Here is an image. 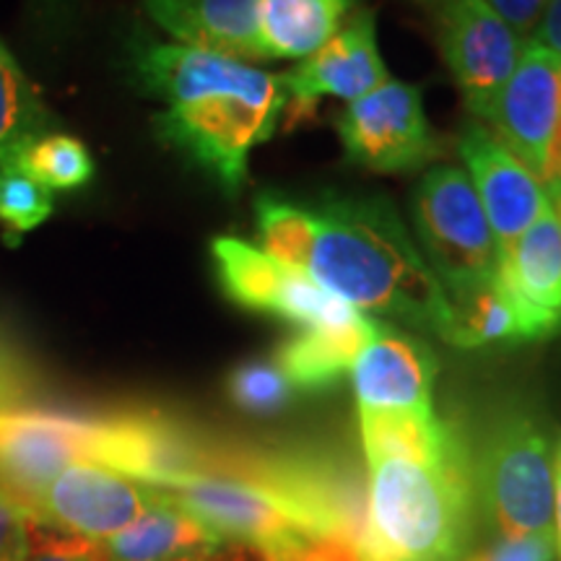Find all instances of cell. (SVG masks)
<instances>
[{"instance_id":"obj_11","label":"cell","mask_w":561,"mask_h":561,"mask_svg":"<svg viewBox=\"0 0 561 561\" xmlns=\"http://www.w3.org/2000/svg\"><path fill=\"white\" fill-rule=\"evenodd\" d=\"M525 39L486 0H447L439 13V50L476 121H486L515 73Z\"/></svg>"},{"instance_id":"obj_38","label":"cell","mask_w":561,"mask_h":561,"mask_svg":"<svg viewBox=\"0 0 561 561\" xmlns=\"http://www.w3.org/2000/svg\"><path fill=\"white\" fill-rule=\"evenodd\" d=\"M250 559H252V551L242 549V546H234V543H229L227 549H221V551H214V553H206V557L185 559V561H250Z\"/></svg>"},{"instance_id":"obj_15","label":"cell","mask_w":561,"mask_h":561,"mask_svg":"<svg viewBox=\"0 0 561 561\" xmlns=\"http://www.w3.org/2000/svg\"><path fill=\"white\" fill-rule=\"evenodd\" d=\"M458 151L479 203L494 231L500 255L551 208L543 182L481 121L462 123Z\"/></svg>"},{"instance_id":"obj_41","label":"cell","mask_w":561,"mask_h":561,"mask_svg":"<svg viewBox=\"0 0 561 561\" xmlns=\"http://www.w3.org/2000/svg\"><path fill=\"white\" fill-rule=\"evenodd\" d=\"M546 193H549L551 208L557 210V216L561 219V164H559V170L551 174V180L546 182Z\"/></svg>"},{"instance_id":"obj_14","label":"cell","mask_w":561,"mask_h":561,"mask_svg":"<svg viewBox=\"0 0 561 561\" xmlns=\"http://www.w3.org/2000/svg\"><path fill=\"white\" fill-rule=\"evenodd\" d=\"M161 491L206 528L219 533L224 541L242 546L261 559L284 551L305 536L265 491L234 476H191Z\"/></svg>"},{"instance_id":"obj_30","label":"cell","mask_w":561,"mask_h":561,"mask_svg":"<svg viewBox=\"0 0 561 561\" xmlns=\"http://www.w3.org/2000/svg\"><path fill=\"white\" fill-rule=\"evenodd\" d=\"M55 195L39 180H34L21 164L0 170V224L9 240H21L26 231L37 229L53 216Z\"/></svg>"},{"instance_id":"obj_28","label":"cell","mask_w":561,"mask_h":561,"mask_svg":"<svg viewBox=\"0 0 561 561\" xmlns=\"http://www.w3.org/2000/svg\"><path fill=\"white\" fill-rule=\"evenodd\" d=\"M19 164L47 191H81L94 178V157L79 138L68 133H47L21 153Z\"/></svg>"},{"instance_id":"obj_29","label":"cell","mask_w":561,"mask_h":561,"mask_svg":"<svg viewBox=\"0 0 561 561\" xmlns=\"http://www.w3.org/2000/svg\"><path fill=\"white\" fill-rule=\"evenodd\" d=\"M227 396L250 416H276L289 409L297 390L276 359H248L227 375Z\"/></svg>"},{"instance_id":"obj_24","label":"cell","mask_w":561,"mask_h":561,"mask_svg":"<svg viewBox=\"0 0 561 561\" xmlns=\"http://www.w3.org/2000/svg\"><path fill=\"white\" fill-rule=\"evenodd\" d=\"M356 0H257L268 60H307L343 30Z\"/></svg>"},{"instance_id":"obj_31","label":"cell","mask_w":561,"mask_h":561,"mask_svg":"<svg viewBox=\"0 0 561 561\" xmlns=\"http://www.w3.org/2000/svg\"><path fill=\"white\" fill-rule=\"evenodd\" d=\"M557 538L553 533H533L515 538H481L455 561H553Z\"/></svg>"},{"instance_id":"obj_20","label":"cell","mask_w":561,"mask_h":561,"mask_svg":"<svg viewBox=\"0 0 561 561\" xmlns=\"http://www.w3.org/2000/svg\"><path fill=\"white\" fill-rule=\"evenodd\" d=\"M96 546L107 561H185L229 543L159 489V500L136 523Z\"/></svg>"},{"instance_id":"obj_40","label":"cell","mask_w":561,"mask_h":561,"mask_svg":"<svg viewBox=\"0 0 561 561\" xmlns=\"http://www.w3.org/2000/svg\"><path fill=\"white\" fill-rule=\"evenodd\" d=\"M559 164H561V121H559V130H557V136H553V144H551V151H549V164H546V172H543V187H546V182L551 180V174L559 170Z\"/></svg>"},{"instance_id":"obj_19","label":"cell","mask_w":561,"mask_h":561,"mask_svg":"<svg viewBox=\"0 0 561 561\" xmlns=\"http://www.w3.org/2000/svg\"><path fill=\"white\" fill-rule=\"evenodd\" d=\"M447 301H450L453 322L445 343L455 348L520 346V343L546 341L561 333L557 320L543 318L523 305L496 276L481 289Z\"/></svg>"},{"instance_id":"obj_39","label":"cell","mask_w":561,"mask_h":561,"mask_svg":"<svg viewBox=\"0 0 561 561\" xmlns=\"http://www.w3.org/2000/svg\"><path fill=\"white\" fill-rule=\"evenodd\" d=\"M553 538L561 559V473L553 471Z\"/></svg>"},{"instance_id":"obj_8","label":"cell","mask_w":561,"mask_h":561,"mask_svg":"<svg viewBox=\"0 0 561 561\" xmlns=\"http://www.w3.org/2000/svg\"><path fill=\"white\" fill-rule=\"evenodd\" d=\"M339 138L351 164L380 174L421 170L442 151L421 89L396 79L346 104Z\"/></svg>"},{"instance_id":"obj_33","label":"cell","mask_w":561,"mask_h":561,"mask_svg":"<svg viewBox=\"0 0 561 561\" xmlns=\"http://www.w3.org/2000/svg\"><path fill=\"white\" fill-rule=\"evenodd\" d=\"M26 561H107L102 557L100 546L83 541V538L66 536V533H42L34 523L32 530V553Z\"/></svg>"},{"instance_id":"obj_34","label":"cell","mask_w":561,"mask_h":561,"mask_svg":"<svg viewBox=\"0 0 561 561\" xmlns=\"http://www.w3.org/2000/svg\"><path fill=\"white\" fill-rule=\"evenodd\" d=\"M263 561H362V557L348 543L339 541V538L310 536V533H305L297 541L286 546L284 551L273 553V557Z\"/></svg>"},{"instance_id":"obj_37","label":"cell","mask_w":561,"mask_h":561,"mask_svg":"<svg viewBox=\"0 0 561 561\" xmlns=\"http://www.w3.org/2000/svg\"><path fill=\"white\" fill-rule=\"evenodd\" d=\"M536 42H541L543 47L557 55L561 60V0H549L546 11L541 16V24L536 26Z\"/></svg>"},{"instance_id":"obj_43","label":"cell","mask_w":561,"mask_h":561,"mask_svg":"<svg viewBox=\"0 0 561 561\" xmlns=\"http://www.w3.org/2000/svg\"><path fill=\"white\" fill-rule=\"evenodd\" d=\"M250 561H263V559H257V557H255V553H252V559H250Z\"/></svg>"},{"instance_id":"obj_2","label":"cell","mask_w":561,"mask_h":561,"mask_svg":"<svg viewBox=\"0 0 561 561\" xmlns=\"http://www.w3.org/2000/svg\"><path fill=\"white\" fill-rule=\"evenodd\" d=\"M367 468L369 520L385 561H455L481 541L466 447L432 466L385 458Z\"/></svg>"},{"instance_id":"obj_6","label":"cell","mask_w":561,"mask_h":561,"mask_svg":"<svg viewBox=\"0 0 561 561\" xmlns=\"http://www.w3.org/2000/svg\"><path fill=\"white\" fill-rule=\"evenodd\" d=\"M87 462L167 489L214 473L224 442L159 409H117L89 416Z\"/></svg>"},{"instance_id":"obj_18","label":"cell","mask_w":561,"mask_h":561,"mask_svg":"<svg viewBox=\"0 0 561 561\" xmlns=\"http://www.w3.org/2000/svg\"><path fill=\"white\" fill-rule=\"evenodd\" d=\"M144 11L172 42L227 58H265L257 0H144Z\"/></svg>"},{"instance_id":"obj_36","label":"cell","mask_w":561,"mask_h":561,"mask_svg":"<svg viewBox=\"0 0 561 561\" xmlns=\"http://www.w3.org/2000/svg\"><path fill=\"white\" fill-rule=\"evenodd\" d=\"M496 16L515 30L525 39L541 24V16L549 0H486Z\"/></svg>"},{"instance_id":"obj_23","label":"cell","mask_w":561,"mask_h":561,"mask_svg":"<svg viewBox=\"0 0 561 561\" xmlns=\"http://www.w3.org/2000/svg\"><path fill=\"white\" fill-rule=\"evenodd\" d=\"M364 460L445 462L462 453V432L432 413L419 411H359Z\"/></svg>"},{"instance_id":"obj_3","label":"cell","mask_w":561,"mask_h":561,"mask_svg":"<svg viewBox=\"0 0 561 561\" xmlns=\"http://www.w3.org/2000/svg\"><path fill=\"white\" fill-rule=\"evenodd\" d=\"M481 538L553 533V439L525 403L500 405L466 437Z\"/></svg>"},{"instance_id":"obj_10","label":"cell","mask_w":561,"mask_h":561,"mask_svg":"<svg viewBox=\"0 0 561 561\" xmlns=\"http://www.w3.org/2000/svg\"><path fill=\"white\" fill-rule=\"evenodd\" d=\"M130 76L146 96L164 102L167 107L201 96L286 102L278 76L265 73L252 62L178 45V42L138 39L130 47Z\"/></svg>"},{"instance_id":"obj_7","label":"cell","mask_w":561,"mask_h":561,"mask_svg":"<svg viewBox=\"0 0 561 561\" xmlns=\"http://www.w3.org/2000/svg\"><path fill=\"white\" fill-rule=\"evenodd\" d=\"M210 261L219 289L242 310L273 314L297 328L339 325L362 312L307 271L276 261L240 237H214Z\"/></svg>"},{"instance_id":"obj_21","label":"cell","mask_w":561,"mask_h":561,"mask_svg":"<svg viewBox=\"0 0 561 561\" xmlns=\"http://www.w3.org/2000/svg\"><path fill=\"white\" fill-rule=\"evenodd\" d=\"M377 325L380 322L359 312L339 325L299 328V333L280 343L273 359L297 392L328 390L351 375L364 346L375 339Z\"/></svg>"},{"instance_id":"obj_13","label":"cell","mask_w":561,"mask_h":561,"mask_svg":"<svg viewBox=\"0 0 561 561\" xmlns=\"http://www.w3.org/2000/svg\"><path fill=\"white\" fill-rule=\"evenodd\" d=\"M561 121V60L541 42L525 39L515 73L504 83L483 125L543 180Z\"/></svg>"},{"instance_id":"obj_17","label":"cell","mask_w":561,"mask_h":561,"mask_svg":"<svg viewBox=\"0 0 561 561\" xmlns=\"http://www.w3.org/2000/svg\"><path fill=\"white\" fill-rule=\"evenodd\" d=\"M437 371L439 362L432 346L419 335L380 322L351 369L359 411L432 413Z\"/></svg>"},{"instance_id":"obj_26","label":"cell","mask_w":561,"mask_h":561,"mask_svg":"<svg viewBox=\"0 0 561 561\" xmlns=\"http://www.w3.org/2000/svg\"><path fill=\"white\" fill-rule=\"evenodd\" d=\"M261 250L276 261L305 271L314 237V210L278 193H261L255 201Z\"/></svg>"},{"instance_id":"obj_22","label":"cell","mask_w":561,"mask_h":561,"mask_svg":"<svg viewBox=\"0 0 561 561\" xmlns=\"http://www.w3.org/2000/svg\"><path fill=\"white\" fill-rule=\"evenodd\" d=\"M496 278L523 305L561 325V219L549 208L500 255Z\"/></svg>"},{"instance_id":"obj_32","label":"cell","mask_w":561,"mask_h":561,"mask_svg":"<svg viewBox=\"0 0 561 561\" xmlns=\"http://www.w3.org/2000/svg\"><path fill=\"white\" fill-rule=\"evenodd\" d=\"M34 517L11 494L0 491V561H26L32 553Z\"/></svg>"},{"instance_id":"obj_16","label":"cell","mask_w":561,"mask_h":561,"mask_svg":"<svg viewBox=\"0 0 561 561\" xmlns=\"http://www.w3.org/2000/svg\"><path fill=\"white\" fill-rule=\"evenodd\" d=\"M388 79L390 70L377 47L375 13L359 11L325 47L280 73L278 83L286 104L294 102L299 115H307L322 96L354 102Z\"/></svg>"},{"instance_id":"obj_25","label":"cell","mask_w":561,"mask_h":561,"mask_svg":"<svg viewBox=\"0 0 561 561\" xmlns=\"http://www.w3.org/2000/svg\"><path fill=\"white\" fill-rule=\"evenodd\" d=\"M55 130V115L19 66L16 55L0 39V170L19 164L21 153L34 140Z\"/></svg>"},{"instance_id":"obj_42","label":"cell","mask_w":561,"mask_h":561,"mask_svg":"<svg viewBox=\"0 0 561 561\" xmlns=\"http://www.w3.org/2000/svg\"><path fill=\"white\" fill-rule=\"evenodd\" d=\"M553 471L561 473V439H559V445L553 447Z\"/></svg>"},{"instance_id":"obj_27","label":"cell","mask_w":561,"mask_h":561,"mask_svg":"<svg viewBox=\"0 0 561 561\" xmlns=\"http://www.w3.org/2000/svg\"><path fill=\"white\" fill-rule=\"evenodd\" d=\"M55 398L53 377L19 331L0 320V413L39 409Z\"/></svg>"},{"instance_id":"obj_1","label":"cell","mask_w":561,"mask_h":561,"mask_svg":"<svg viewBox=\"0 0 561 561\" xmlns=\"http://www.w3.org/2000/svg\"><path fill=\"white\" fill-rule=\"evenodd\" d=\"M314 210L305 271L362 312L401 320L445 341L453 312L416 240L382 195H331Z\"/></svg>"},{"instance_id":"obj_12","label":"cell","mask_w":561,"mask_h":561,"mask_svg":"<svg viewBox=\"0 0 561 561\" xmlns=\"http://www.w3.org/2000/svg\"><path fill=\"white\" fill-rule=\"evenodd\" d=\"M91 419L62 409L0 413V491L30 510L42 489L73 462H87Z\"/></svg>"},{"instance_id":"obj_4","label":"cell","mask_w":561,"mask_h":561,"mask_svg":"<svg viewBox=\"0 0 561 561\" xmlns=\"http://www.w3.org/2000/svg\"><path fill=\"white\" fill-rule=\"evenodd\" d=\"M413 227L421 255L447 299L481 289L496 276L500 248L479 195L460 167H434L413 193Z\"/></svg>"},{"instance_id":"obj_5","label":"cell","mask_w":561,"mask_h":561,"mask_svg":"<svg viewBox=\"0 0 561 561\" xmlns=\"http://www.w3.org/2000/svg\"><path fill=\"white\" fill-rule=\"evenodd\" d=\"M284 110V100L201 96L161 110L153 117V133L161 144L206 172L224 193L237 195L248 182L252 149L273 138Z\"/></svg>"},{"instance_id":"obj_35","label":"cell","mask_w":561,"mask_h":561,"mask_svg":"<svg viewBox=\"0 0 561 561\" xmlns=\"http://www.w3.org/2000/svg\"><path fill=\"white\" fill-rule=\"evenodd\" d=\"M26 13L37 39L53 45L66 34L73 19V0H26Z\"/></svg>"},{"instance_id":"obj_9","label":"cell","mask_w":561,"mask_h":561,"mask_svg":"<svg viewBox=\"0 0 561 561\" xmlns=\"http://www.w3.org/2000/svg\"><path fill=\"white\" fill-rule=\"evenodd\" d=\"M159 489L96 462H73L30 504L39 528L100 543L138 520Z\"/></svg>"}]
</instances>
